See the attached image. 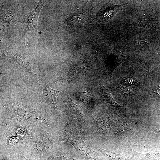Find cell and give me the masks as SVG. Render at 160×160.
<instances>
[{
  "label": "cell",
  "mask_w": 160,
  "mask_h": 160,
  "mask_svg": "<svg viewBox=\"0 0 160 160\" xmlns=\"http://www.w3.org/2000/svg\"><path fill=\"white\" fill-rule=\"evenodd\" d=\"M100 86L102 95L106 101L119 112L123 113L125 112V108L116 102L112 97L109 90L105 88L101 84H100Z\"/></svg>",
  "instance_id": "cell-8"
},
{
  "label": "cell",
  "mask_w": 160,
  "mask_h": 160,
  "mask_svg": "<svg viewBox=\"0 0 160 160\" xmlns=\"http://www.w3.org/2000/svg\"><path fill=\"white\" fill-rule=\"evenodd\" d=\"M41 87L42 90L41 102L44 109L51 114H58L60 112L57 106L56 99L59 90L52 89L47 82Z\"/></svg>",
  "instance_id": "cell-4"
},
{
  "label": "cell",
  "mask_w": 160,
  "mask_h": 160,
  "mask_svg": "<svg viewBox=\"0 0 160 160\" xmlns=\"http://www.w3.org/2000/svg\"><path fill=\"white\" fill-rule=\"evenodd\" d=\"M77 97L79 99L82 101H85L90 96L87 93L82 91L77 94Z\"/></svg>",
  "instance_id": "cell-17"
},
{
  "label": "cell",
  "mask_w": 160,
  "mask_h": 160,
  "mask_svg": "<svg viewBox=\"0 0 160 160\" xmlns=\"http://www.w3.org/2000/svg\"><path fill=\"white\" fill-rule=\"evenodd\" d=\"M45 1H39L35 8L32 11L26 14L22 19L24 36L28 31H36L37 29L38 17L40 10Z\"/></svg>",
  "instance_id": "cell-6"
},
{
  "label": "cell",
  "mask_w": 160,
  "mask_h": 160,
  "mask_svg": "<svg viewBox=\"0 0 160 160\" xmlns=\"http://www.w3.org/2000/svg\"><path fill=\"white\" fill-rule=\"evenodd\" d=\"M2 105L10 113L11 119L16 125L28 126L33 124H41L49 127L51 125L50 120L29 105L8 97L4 100Z\"/></svg>",
  "instance_id": "cell-1"
},
{
  "label": "cell",
  "mask_w": 160,
  "mask_h": 160,
  "mask_svg": "<svg viewBox=\"0 0 160 160\" xmlns=\"http://www.w3.org/2000/svg\"><path fill=\"white\" fill-rule=\"evenodd\" d=\"M6 56L11 58L18 63L30 75L36 80L41 87L47 82L46 75L44 72L36 69L24 56L17 54H13L11 53L5 54Z\"/></svg>",
  "instance_id": "cell-5"
},
{
  "label": "cell",
  "mask_w": 160,
  "mask_h": 160,
  "mask_svg": "<svg viewBox=\"0 0 160 160\" xmlns=\"http://www.w3.org/2000/svg\"><path fill=\"white\" fill-rule=\"evenodd\" d=\"M116 88L121 94L126 96L135 95L136 93L133 88L124 87L119 84L117 85Z\"/></svg>",
  "instance_id": "cell-13"
},
{
  "label": "cell",
  "mask_w": 160,
  "mask_h": 160,
  "mask_svg": "<svg viewBox=\"0 0 160 160\" xmlns=\"http://www.w3.org/2000/svg\"><path fill=\"white\" fill-rule=\"evenodd\" d=\"M0 160H11L5 156H1Z\"/></svg>",
  "instance_id": "cell-18"
},
{
  "label": "cell",
  "mask_w": 160,
  "mask_h": 160,
  "mask_svg": "<svg viewBox=\"0 0 160 160\" xmlns=\"http://www.w3.org/2000/svg\"><path fill=\"white\" fill-rule=\"evenodd\" d=\"M121 82L126 86H139L140 83L137 80L132 78L123 77Z\"/></svg>",
  "instance_id": "cell-16"
},
{
  "label": "cell",
  "mask_w": 160,
  "mask_h": 160,
  "mask_svg": "<svg viewBox=\"0 0 160 160\" xmlns=\"http://www.w3.org/2000/svg\"><path fill=\"white\" fill-rule=\"evenodd\" d=\"M15 12L13 11H10L6 13L2 19L1 27L5 28L8 26L13 21L14 18Z\"/></svg>",
  "instance_id": "cell-12"
},
{
  "label": "cell",
  "mask_w": 160,
  "mask_h": 160,
  "mask_svg": "<svg viewBox=\"0 0 160 160\" xmlns=\"http://www.w3.org/2000/svg\"><path fill=\"white\" fill-rule=\"evenodd\" d=\"M159 112H160V110H157Z\"/></svg>",
  "instance_id": "cell-20"
},
{
  "label": "cell",
  "mask_w": 160,
  "mask_h": 160,
  "mask_svg": "<svg viewBox=\"0 0 160 160\" xmlns=\"http://www.w3.org/2000/svg\"><path fill=\"white\" fill-rule=\"evenodd\" d=\"M20 160H29L25 157H24L23 155H21L20 156Z\"/></svg>",
  "instance_id": "cell-19"
},
{
  "label": "cell",
  "mask_w": 160,
  "mask_h": 160,
  "mask_svg": "<svg viewBox=\"0 0 160 160\" xmlns=\"http://www.w3.org/2000/svg\"><path fill=\"white\" fill-rule=\"evenodd\" d=\"M103 156L101 160H140L134 155L132 151H115L103 150L101 151Z\"/></svg>",
  "instance_id": "cell-7"
},
{
  "label": "cell",
  "mask_w": 160,
  "mask_h": 160,
  "mask_svg": "<svg viewBox=\"0 0 160 160\" xmlns=\"http://www.w3.org/2000/svg\"><path fill=\"white\" fill-rule=\"evenodd\" d=\"M22 140L16 136H11L7 137L6 146L7 148H11L18 144L20 140Z\"/></svg>",
  "instance_id": "cell-15"
},
{
  "label": "cell",
  "mask_w": 160,
  "mask_h": 160,
  "mask_svg": "<svg viewBox=\"0 0 160 160\" xmlns=\"http://www.w3.org/2000/svg\"><path fill=\"white\" fill-rule=\"evenodd\" d=\"M49 128L41 124H33L28 126L30 137L25 144V149L39 156L44 155L56 141Z\"/></svg>",
  "instance_id": "cell-2"
},
{
  "label": "cell",
  "mask_w": 160,
  "mask_h": 160,
  "mask_svg": "<svg viewBox=\"0 0 160 160\" xmlns=\"http://www.w3.org/2000/svg\"><path fill=\"white\" fill-rule=\"evenodd\" d=\"M47 160H73L67 155L60 153H51L48 155Z\"/></svg>",
  "instance_id": "cell-14"
},
{
  "label": "cell",
  "mask_w": 160,
  "mask_h": 160,
  "mask_svg": "<svg viewBox=\"0 0 160 160\" xmlns=\"http://www.w3.org/2000/svg\"><path fill=\"white\" fill-rule=\"evenodd\" d=\"M142 121L140 119H118L114 122V134L120 139L129 138L135 134Z\"/></svg>",
  "instance_id": "cell-3"
},
{
  "label": "cell",
  "mask_w": 160,
  "mask_h": 160,
  "mask_svg": "<svg viewBox=\"0 0 160 160\" xmlns=\"http://www.w3.org/2000/svg\"><path fill=\"white\" fill-rule=\"evenodd\" d=\"M84 18V15L82 14H79L72 16L66 20V24L71 27L79 26L83 23Z\"/></svg>",
  "instance_id": "cell-11"
},
{
  "label": "cell",
  "mask_w": 160,
  "mask_h": 160,
  "mask_svg": "<svg viewBox=\"0 0 160 160\" xmlns=\"http://www.w3.org/2000/svg\"><path fill=\"white\" fill-rule=\"evenodd\" d=\"M134 155L140 160H160V151L141 153L132 150Z\"/></svg>",
  "instance_id": "cell-9"
},
{
  "label": "cell",
  "mask_w": 160,
  "mask_h": 160,
  "mask_svg": "<svg viewBox=\"0 0 160 160\" xmlns=\"http://www.w3.org/2000/svg\"><path fill=\"white\" fill-rule=\"evenodd\" d=\"M28 126L16 125L13 127L15 135L19 137L22 140L26 139L28 140L30 137Z\"/></svg>",
  "instance_id": "cell-10"
}]
</instances>
